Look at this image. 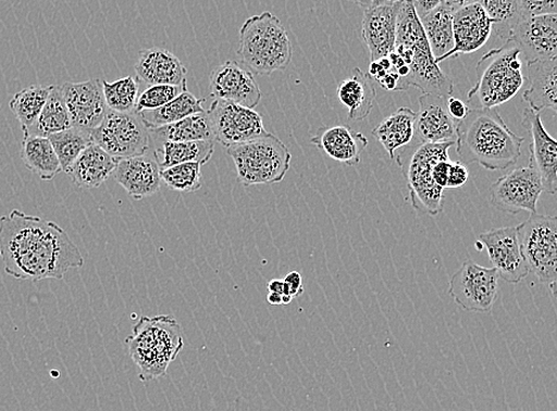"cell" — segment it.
<instances>
[{"mask_svg": "<svg viewBox=\"0 0 557 411\" xmlns=\"http://www.w3.org/2000/svg\"><path fill=\"white\" fill-rule=\"evenodd\" d=\"M405 0H372V7H387V5H397Z\"/></svg>", "mask_w": 557, "mask_h": 411, "instance_id": "obj_49", "label": "cell"}, {"mask_svg": "<svg viewBox=\"0 0 557 411\" xmlns=\"http://www.w3.org/2000/svg\"><path fill=\"white\" fill-rule=\"evenodd\" d=\"M102 83V92L106 97L107 105L115 112H134L139 91V84L134 76H125L120 80Z\"/></svg>", "mask_w": 557, "mask_h": 411, "instance_id": "obj_38", "label": "cell"}, {"mask_svg": "<svg viewBox=\"0 0 557 411\" xmlns=\"http://www.w3.org/2000/svg\"><path fill=\"white\" fill-rule=\"evenodd\" d=\"M447 97L423 95L414 119L413 138L410 144H456L458 123L451 120L446 105Z\"/></svg>", "mask_w": 557, "mask_h": 411, "instance_id": "obj_20", "label": "cell"}, {"mask_svg": "<svg viewBox=\"0 0 557 411\" xmlns=\"http://www.w3.org/2000/svg\"><path fill=\"white\" fill-rule=\"evenodd\" d=\"M125 345L139 369L140 381L150 382L165 376L183 351L184 329L173 315L141 316Z\"/></svg>", "mask_w": 557, "mask_h": 411, "instance_id": "obj_5", "label": "cell"}, {"mask_svg": "<svg viewBox=\"0 0 557 411\" xmlns=\"http://www.w3.org/2000/svg\"><path fill=\"white\" fill-rule=\"evenodd\" d=\"M201 164L189 162L161 170V182L180 192L197 191L201 188Z\"/></svg>", "mask_w": 557, "mask_h": 411, "instance_id": "obj_39", "label": "cell"}, {"mask_svg": "<svg viewBox=\"0 0 557 411\" xmlns=\"http://www.w3.org/2000/svg\"><path fill=\"white\" fill-rule=\"evenodd\" d=\"M449 295L463 311L488 313L499 295V276L494 267L465 261L449 282Z\"/></svg>", "mask_w": 557, "mask_h": 411, "instance_id": "obj_11", "label": "cell"}, {"mask_svg": "<svg viewBox=\"0 0 557 411\" xmlns=\"http://www.w3.org/2000/svg\"><path fill=\"white\" fill-rule=\"evenodd\" d=\"M48 138L57 152L64 173H67L84 150L94 144L88 132L74 126L67 128V130L50 135Z\"/></svg>", "mask_w": 557, "mask_h": 411, "instance_id": "obj_36", "label": "cell"}, {"mask_svg": "<svg viewBox=\"0 0 557 411\" xmlns=\"http://www.w3.org/2000/svg\"><path fill=\"white\" fill-rule=\"evenodd\" d=\"M112 176L136 200L157 195L162 184L160 165L148 155L116 161Z\"/></svg>", "mask_w": 557, "mask_h": 411, "instance_id": "obj_21", "label": "cell"}, {"mask_svg": "<svg viewBox=\"0 0 557 411\" xmlns=\"http://www.w3.org/2000/svg\"><path fill=\"white\" fill-rule=\"evenodd\" d=\"M456 144L408 145L396 159L404 172L408 201L419 213L435 216L444 211L450 159Z\"/></svg>", "mask_w": 557, "mask_h": 411, "instance_id": "obj_3", "label": "cell"}, {"mask_svg": "<svg viewBox=\"0 0 557 411\" xmlns=\"http://www.w3.org/2000/svg\"><path fill=\"white\" fill-rule=\"evenodd\" d=\"M394 51L404 59L410 68L406 80L407 89L413 86L419 88L423 95L451 96L455 85L435 62L411 0H405L399 5Z\"/></svg>", "mask_w": 557, "mask_h": 411, "instance_id": "obj_4", "label": "cell"}, {"mask_svg": "<svg viewBox=\"0 0 557 411\" xmlns=\"http://www.w3.org/2000/svg\"><path fill=\"white\" fill-rule=\"evenodd\" d=\"M523 58L512 41L492 49L476 64V83L469 99L478 97L484 109H496L512 99L524 85Z\"/></svg>", "mask_w": 557, "mask_h": 411, "instance_id": "obj_7", "label": "cell"}, {"mask_svg": "<svg viewBox=\"0 0 557 411\" xmlns=\"http://www.w3.org/2000/svg\"><path fill=\"white\" fill-rule=\"evenodd\" d=\"M414 119H417V112L400 108L373 128L372 136L383 146L391 160H395L398 149L410 145L413 138Z\"/></svg>", "mask_w": 557, "mask_h": 411, "instance_id": "obj_28", "label": "cell"}, {"mask_svg": "<svg viewBox=\"0 0 557 411\" xmlns=\"http://www.w3.org/2000/svg\"><path fill=\"white\" fill-rule=\"evenodd\" d=\"M470 177L468 166L461 161H450L447 187L446 188H460Z\"/></svg>", "mask_w": 557, "mask_h": 411, "instance_id": "obj_42", "label": "cell"}, {"mask_svg": "<svg viewBox=\"0 0 557 411\" xmlns=\"http://www.w3.org/2000/svg\"><path fill=\"white\" fill-rule=\"evenodd\" d=\"M509 40L520 48L525 63L556 59L557 15L521 18L515 25Z\"/></svg>", "mask_w": 557, "mask_h": 411, "instance_id": "obj_16", "label": "cell"}, {"mask_svg": "<svg viewBox=\"0 0 557 411\" xmlns=\"http://www.w3.org/2000/svg\"><path fill=\"white\" fill-rule=\"evenodd\" d=\"M543 187L539 174L531 166L516 169L503 175L491 186V203L500 212L536 213Z\"/></svg>", "mask_w": 557, "mask_h": 411, "instance_id": "obj_13", "label": "cell"}, {"mask_svg": "<svg viewBox=\"0 0 557 411\" xmlns=\"http://www.w3.org/2000/svg\"><path fill=\"white\" fill-rule=\"evenodd\" d=\"M293 301L290 295H282V304H289Z\"/></svg>", "mask_w": 557, "mask_h": 411, "instance_id": "obj_52", "label": "cell"}, {"mask_svg": "<svg viewBox=\"0 0 557 411\" xmlns=\"http://www.w3.org/2000/svg\"><path fill=\"white\" fill-rule=\"evenodd\" d=\"M486 15L494 21L492 32L507 42L515 25L522 18L518 0H479Z\"/></svg>", "mask_w": 557, "mask_h": 411, "instance_id": "obj_37", "label": "cell"}, {"mask_svg": "<svg viewBox=\"0 0 557 411\" xmlns=\"http://www.w3.org/2000/svg\"><path fill=\"white\" fill-rule=\"evenodd\" d=\"M517 227V238L530 273L550 289L555 300L557 284V217L531 214Z\"/></svg>", "mask_w": 557, "mask_h": 411, "instance_id": "obj_9", "label": "cell"}, {"mask_svg": "<svg viewBox=\"0 0 557 411\" xmlns=\"http://www.w3.org/2000/svg\"><path fill=\"white\" fill-rule=\"evenodd\" d=\"M72 126L92 132L110 111L102 92V83L90 79L84 83H66L60 86Z\"/></svg>", "mask_w": 557, "mask_h": 411, "instance_id": "obj_15", "label": "cell"}, {"mask_svg": "<svg viewBox=\"0 0 557 411\" xmlns=\"http://www.w3.org/2000/svg\"><path fill=\"white\" fill-rule=\"evenodd\" d=\"M518 4L522 18L557 14L556 0H518Z\"/></svg>", "mask_w": 557, "mask_h": 411, "instance_id": "obj_41", "label": "cell"}, {"mask_svg": "<svg viewBox=\"0 0 557 411\" xmlns=\"http://www.w3.org/2000/svg\"><path fill=\"white\" fill-rule=\"evenodd\" d=\"M2 262H3V261H2V254H0V263H2Z\"/></svg>", "mask_w": 557, "mask_h": 411, "instance_id": "obj_53", "label": "cell"}, {"mask_svg": "<svg viewBox=\"0 0 557 411\" xmlns=\"http://www.w3.org/2000/svg\"><path fill=\"white\" fill-rule=\"evenodd\" d=\"M0 254L5 273L20 281L63 279L85 263L66 231L20 210L0 217Z\"/></svg>", "mask_w": 557, "mask_h": 411, "instance_id": "obj_1", "label": "cell"}, {"mask_svg": "<svg viewBox=\"0 0 557 411\" xmlns=\"http://www.w3.org/2000/svg\"><path fill=\"white\" fill-rule=\"evenodd\" d=\"M522 126L531 139L529 166L539 174L543 191L554 196L557 190L556 140L548 134L546 127L543 126L541 114L531 109L524 110Z\"/></svg>", "mask_w": 557, "mask_h": 411, "instance_id": "obj_17", "label": "cell"}, {"mask_svg": "<svg viewBox=\"0 0 557 411\" xmlns=\"http://www.w3.org/2000/svg\"><path fill=\"white\" fill-rule=\"evenodd\" d=\"M487 250L492 267L508 284H520L530 273L517 238V227L508 226L488 231L478 238Z\"/></svg>", "mask_w": 557, "mask_h": 411, "instance_id": "obj_14", "label": "cell"}, {"mask_svg": "<svg viewBox=\"0 0 557 411\" xmlns=\"http://www.w3.org/2000/svg\"><path fill=\"white\" fill-rule=\"evenodd\" d=\"M72 127L70 113L64 104L60 86L53 87L46 102V105L36 123L24 137L40 136L49 137Z\"/></svg>", "mask_w": 557, "mask_h": 411, "instance_id": "obj_35", "label": "cell"}, {"mask_svg": "<svg viewBox=\"0 0 557 411\" xmlns=\"http://www.w3.org/2000/svg\"><path fill=\"white\" fill-rule=\"evenodd\" d=\"M479 3V0H445L444 5L447 7L453 12L469 7L472 4Z\"/></svg>", "mask_w": 557, "mask_h": 411, "instance_id": "obj_47", "label": "cell"}, {"mask_svg": "<svg viewBox=\"0 0 557 411\" xmlns=\"http://www.w3.org/2000/svg\"><path fill=\"white\" fill-rule=\"evenodd\" d=\"M205 101V99L197 98L186 89V91L168 102L164 107L138 114L149 130H153V128L170 125L183 121L189 117V115L206 111L203 109Z\"/></svg>", "mask_w": 557, "mask_h": 411, "instance_id": "obj_32", "label": "cell"}, {"mask_svg": "<svg viewBox=\"0 0 557 411\" xmlns=\"http://www.w3.org/2000/svg\"><path fill=\"white\" fill-rule=\"evenodd\" d=\"M209 114L215 142L225 148L269 134L261 114L232 101L214 99Z\"/></svg>", "mask_w": 557, "mask_h": 411, "instance_id": "obj_12", "label": "cell"}, {"mask_svg": "<svg viewBox=\"0 0 557 411\" xmlns=\"http://www.w3.org/2000/svg\"><path fill=\"white\" fill-rule=\"evenodd\" d=\"M355 4L364 8L366 10L372 7V0H351Z\"/></svg>", "mask_w": 557, "mask_h": 411, "instance_id": "obj_51", "label": "cell"}, {"mask_svg": "<svg viewBox=\"0 0 557 411\" xmlns=\"http://www.w3.org/2000/svg\"><path fill=\"white\" fill-rule=\"evenodd\" d=\"M215 140H193V142H160L153 149V158L161 170L189 162L201 165L209 163L214 153Z\"/></svg>", "mask_w": 557, "mask_h": 411, "instance_id": "obj_31", "label": "cell"}, {"mask_svg": "<svg viewBox=\"0 0 557 411\" xmlns=\"http://www.w3.org/2000/svg\"><path fill=\"white\" fill-rule=\"evenodd\" d=\"M446 105L451 120H455L457 123L468 117V114L471 111L465 101L453 96L446 98Z\"/></svg>", "mask_w": 557, "mask_h": 411, "instance_id": "obj_43", "label": "cell"}, {"mask_svg": "<svg viewBox=\"0 0 557 411\" xmlns=\"http://www.w3.org/2000/svg\"><path fill=\"white\" fill-rule=\"evenodd\" d=\"M426 41L435 59L449 53L455 47L453 36V11L442 5L420 18Z\"/></svg>", "mask_w": 557, "mask_h": 411, "instance_id": "obj_33", "label": "cell"}, {"mask_svg": "<svg viewBox=\"0 0 557 411\" xmlns=\"http://www.w3.org/2000/svg\"><path fill=\"white\" fill-rule=\"evenodd\" d=\"M20 155L27 170L44 182H50L62 172L57 152L48 137H24Z\"/></svg>", "mask_w": 557, "mask_h": 411, "instance_id": "obj_30", "label": "cell"}, {"mask_svg": "<svg viewBox=\"0 0 557 411\" xmlns=\"http://www.w3.org/2000/svg\"><path fill=\"white\" fill-rule=\"evenodd\" d=\"M135 71L138 79L152 85H187V68L184 63L161 47H152L139 51Z\"/></svg>", "mask_w": 557, "mask_h": 411, "instance_id": "obj_24", "label": "cell"}, {"mask_svg": "<svg viewBox=\"0 0 557 411\" xmlns=\"http://www.w3.org/2000/svg\"><path fill=\"white\" fill-rule=\"evenodd\" d=\"M235 162L238 183L244 187L275 185L288 174L292 153L271 134L226 148Z\"/></svg>", "mask_w": 557, "mask_h": 411, "instance_id": "obj_8", "label": "cell"}, {"mask_svg": "<svg viewBox=\"0 0 557 411\" xmlns=\"http://www.w3.org/2000/svg\"><path fill=\"white\" fill-rule=\"evenodd\" d=\"M268 290L270 292H277V294L283 295V291H284L283 279H271L268 284Z\"/></svg>", "mask_w": 557, "mask_h": 411, "instance_id": "obj_48", "label": "cell"}, {"mask_svg": "<svg viewBox=\"0 0 557 411\" xmlns=\"http://www.w3.org/2000/svg\"><path fill=\"white\" fill-rule=\"evenodd\" d=\"M284 291L283 295H290V297L299 298L304 294V282L300 273L292 272L283 279Z\"/></svg>", "mask_w": 557, "mask_h": 411, "instance_id": "obj_44", "label": "cell"}, {"mask_svg": "<svg viewBox=\"0 0 557 411\" xmlns=\"http://www.w3.org/2000/svg\"><path fill=\"white\" fill-rule=\"evenodd\" d=\"M237 54L251 73L271 75L289 66L293 46L280 18L265 11L243 24Z\"/></svg>", "mask_w": 557, "mask_h": 411, "instance_id": "obj_6", "label": "cell"}, {"mask_svg": "<svg viewBox=\"0 0 557 411\" xmlns=\"http://www.w3.org/2000/svg\"><path fill=\"white\" fill-rule=\"evenodd\" d=\"M187 85H152L137 99L136 113L158 110L186 91Z\"/></svg>", "mask_w": 557, "mask_h": 411, "instance_id": "obj_40", "label": "cell"}, {"mask_svg": "<svg viewBox=\"0 0 557 411\" xmlns=\"http://www.w3.org/2000/svg\"><path fill=\"white\" fill-rule=\"evenodd\" d=\"M150 139L160 142H193V140H215L209 111L189 115L176 123L153 128Z\"/></svg>", "mask_w": 557, "mask_h": 411, "instance_id": "obj_29", "label": "cell"}, {"mask_svg": "<svg viewBox=\"0 0 557 411\" xmlns=\"http://www.w3.org/2000/svg\"><path fill=\"white\" fill-rule=\"evenodd\" d=\"M89 134L92 142L115 160L146 155L150 147L149 128L135 111L122 113L110 110Z\"/></svg>", "mask_w": 557, "mask_h": 411, "instance_id": "obj_10", "label": "cell"}, {"mask_svg": "<svg viewBox=\"0 0 557 411\" xmlns=\"http://www.w3.org/2000/svg\"><path fill=\"white\" fill-rule=\"evenodd\" d=\"M399 5L371 7L366 10L361 37L370 50L371 61L386 58L395 50Z\"/></svg>", "mask_w": 557, "mask_h": 411, "instance_id": "obj_22", "label": "cell"}, {"mask_svg": "<svg viewBox=\"0 0 557 411\" xmlns=\"http://www.w3.org/2000/svg\"><path fill=\"white\" fill-rule=\"evenodd\" d=\"M116 161L119 160L92 144L76 159L67 174L76 187L82 189L99 188L113 174Z\"/></svg>", "mask_w": 557, "mask_h": 411, "instance_id": "obj_26", "label": "cell"}, {"mask_svg": "<svg viewBox=\"0 0 557 411\" xmlns=\"http://www.w3.org/2000/svg\"><path fill=\"white\" fill-rule=\"evenodd\" d=\"M211 96L218 100L235 102V104L256 109L262 100L253 73L236 61L219 64L210 76Z\"/></svg>", "mask_w": 557, "mask_h": 411, "instance_id": "obj_18", "label": "cell"}, {"mask_svg": "<svg viewBox=\"0 0 557 411\" xmlns=\"http://www.w3.org/2000/svg\"><path fill=\"white\" fill-rule=\"evenodd\" d=\"M53 87L54 85H33L22 89L10 100L9 108L20 122L24 136L27 135L37 119L40 117Z\"/></svg>", "mask_w": 557, "mask_h": 411, "instance_id": "obj_34", "label": "cell"}, {"mask_svg": "<svg viewBox=\"0 0 557 411\" xmlns=\"http://www.w3.org/2000/svg\"><path fill=\"white\" fill-rule=\"evenodd\" d=\"M445 0H411V4L417 11L419 18L429 15L430 12L434 11L438 7L444 5Z\"/></svg>", "mask_w": 557, "mask_h": 411, "instance_id": "obj_45", "label": "cell"}, {"mask_svg": "<svg viewBox=\"0 0 557 411\" xmlns=\"http://www.w3.org/2000/svg\"><path fill=\"white\" fill-rule=\"evenodd\" d=\"M375 96L377 92L373 80L368 73H362L359 68H355L351 76L338 87V98L348 110V121L352 122H361L369 117Z\"/></svg>", "mask_w": 557, "mask_h": 411, "instance_id": "obj_27", "label": "cell"}, {"mask_svg": "<svg viewBox=\"0 0 557 411\" xmlns=\"http://www.w3.org/2000/svg\"><path fill=\"white\" fill-rule=\"evenodd\" d=\"M310 144L325 152L334 161L348 166L360 163L361 153L369 146V140L348 125L322 126Z\"/></svg>", "mask_w": 557, "mask_h": 411, "instance_id": "obj_23", "label": "cell"}, {"mask_svg": "<svg viewBox=\"0 0 557 411\" xmlns=\"http://www.w3.org/2000/svg\"><path fill=\"white\" fill-rule=\"evenodd\" d=\"M524 137L513 134L497 109H473L457 126V152L465 164L478 163L492 172L515 165Z\"/></svg>", "mask_w": 557, "mask_h": 411, "instance_id": "obj_2", "label": "cell"}, {"mask_svg": "<svg viewBox=\"0 0 557 411\" xmlns=\"http://www.w3.org/2000/svg\"><path fill=\"white\" fill-rule=\"evenodd\" d=\"M267 300L270 304H282V295L277 292H269Z\"/></svg>", "mask_w": 557, "mask_h": 411, "instance_id": "obj_50", "label": "cell"}, {"mask_svg": "<svg viewBox=\"0 0 557 411\" xmlns=\"http://www.w3.org/2000/svg\"><path fill=\"white\" fill-rule=\"evenodd\" d=\"M524 82L528 87L523 99L531 110L537 113L546 109L557 111V58L528 62Z\"/></svg>", "mask_w": 557, "mask_h": 411, "instance_id": "obj_25", "label": "cell"}, {"mask_svg": "<svg viewBox=\"0 0 557 411\" xmlns=\"http://www.w3.org/2000/svg\"><path fill=\"white\" fill-rule=\"evenodd\" d=\"M492 27H494V21L486 15L479 3L453 12L455 47L448 54L435 59V62L440 64L447 59L475 53L488 42Z\"/></svg>", "mask_w": 557, "mask_h": 411, "instance_id": "obj_19", "label": "cell"}, {"mask_svg": "<svg viewBox=\"0 0 557 411\" xmlns=\"http://www.w3.org/2000/svg\"><path fill=\"white\" fill-rule=\"evenodd\" d=\"M399 78L393 71L387 72L377 84L386 91H397Z\"/></svg>", "mask_w": 557, "mask_h": 411, "instance_id": "obj_46", "label": "cell"}]
</instances>
